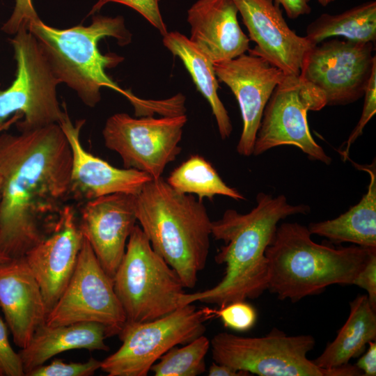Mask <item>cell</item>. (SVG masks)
Instances as JSON below:
<instances>
[{
  "instance_id": "1",
  "label": "cell",
  "mask_w": 376,
  "mask_h": 376,
  "mask_svg": "<svg viewBox=\"0 0 376 376\" xmlns=\"http://www.w3.org/2000/svg\"><path fill=\"white\" fill-rule=\"evenodd\" d=\"M72 151L58 124L0 134V254L23 257L70 198Z\"/></svg>"
},
{
  "instance_id": "2",
  "label": "cell",
  "mask_w": 376,
  "mask_h": 376,
  "mask_svg": "<svg viewBox=\"0 0 376 376\" xmlns=\"http://www.w3.org/2000/svg\"><path fill=\"white\" fill-rule=\"evenodd\" d=\"M310 210L307 205L289 203L283 194L273 197L264 192L258 194L256 205L248 213L226 210L221 218L211 223V235L224 242L214 260L217 264L225 265L224 275L210 289L185 292L181 306L200 301L221 307L262 295L267 290L265 251L274 239L279 222Z\"/></svg>"
},
{
  "instance_id": "3",
  "label": "cell",
  "mask_w": 376,
  "mask_h": 376,
  "mask_svg": "<svg viewBox=\"0 0 376 376\" xmlns=\"http://www.w3.org/2000/svg\"><path fill=\"white\" fill-rule=\"evenodd\" d=\"M28 30L39 42L61 84L75 91L85 105L95 107L101 100L100 89L107 87L125 95L136 112L146 107L148 100L123 89L106 72L124 58L114 53L103 54L98 47L100 40L106 37L114 38L120 46L132 42V35L123 16L93 15L88 26L63 29L49 26L38 17L29 24Z\"/></svg>"
},
{
  "instance_id": "4",
  "label": "cell",
  "mask_w": 376,
  "mask_h": 376,
  "mask_svg": "<svg viewBox=\"0 0 376 376\" xmlns=\"http://www.w3.org/2000/svg\"><path fill=\"white\" fill-rule=\"evenodd\" d=\"M136 214L152 249L194 288L205 267L211 223L202 201L173 189L162 177L145 184L136 195Z\"/></svg>"
},
{
  "instance_id": "5",
  "label": "cell",
  "mask_w": 376,
  "mask_h": 376,
  "mask_svg": "<svg viewBox=\"0 0 376 376\" xmlns=\"http://www.w3.org/2000/svg\"><path fill=\"white\" fill-rule=\"evenodd\" d=\"M311 235L299 223H282L265 251L267 290L281 300L297 302L331 285H353L376 249L357 245L336 249L315 242Z\"/></svg>"
},
{
  "instance_id": "6",
  "label": "cell",
  "mask_w": 376,
  "mask_h": 376,
  "mask_svg": "<svg viewBox=\"0 0 376 376\" xmlns=\"http://www.w3.org/2000/svg\"><path fill=\"white\" fill-rule=\"evenodd\" d=\"M127 323L162 318L181 306L185 287L175 271L152 249L135 225L113 278Z\"/></svg>"
},
{
  "instance_id": "7",
  "label": "cell",
  "mask_w": 376,
  "mask_h": 376,
  "mask_svg": "<svg viewBox=\"0 0 376 376\" xmlns=\"http://www.w3.org/2000/svg\"><path fill=\"white\" fill-rule=\"evenodd\" d=\"M315 340L308 334L288 336L272 328L263 337H243L227 332L210 340L214 362L259 376H360L354 365L331 369L318 367L308 359Z\"/></svg>"
},
{
  "instance_id": "8",
  "label": "cell",
  "mask_w": 376,
  "mask_h": 376,
  "mask_svg": "<svg viewBox=\"0 0 376 376\" xmlns=\"http://www.w3.org/2000/svg\"><path fill=\"white\" fill-rule=\"evenodd\" d=\"M10 38L16 61L15 78L0 90V125L16 113L23 117L16 123L19 132L59 124L64 115L57 97L61 84L39 42L26 26H21Z\"/></svg>"
},
{
  "instance_id": "9",
  "label": "cell",
  "mask_w": 376,
  "mask_h": 376,
  "mask_svg": "<svg viewBox=\"0 0 376 376\" xmlns=\"http://www.w3.org/2000/svg\"><path fill=\"white\" fill-rule=\"evenodd\" d=\"M213 318V309H197L192 303L151 321L125 322L118 334L121 346L101 361L100 369L109 376H146L173 347L203 335L205 322Z\"/></svg>"
},
{
  "instance_id": "10",
  "label": "cell",
  "mask_w": 376,
  "mask_h": 376,
  "mask_svg": "<svg viewBox=\"0 0 376 376\" xmlns=\"http://www.w3.org/2000/svg\"><path fill=\"white\" fill-rule=\"evenodd\" d=\"M325 106V97L318 88L300 76L286 75L265 108L253 155L290 145L299 148L311 160L330 164L331 158L313 139L307 120L308 111H319Z\"/></svg>"
},
{
  "instance_id": "11",
  "label": "cell",
  "mask_w": 376,
  "mask_h": 376,
  "mask_svg": "<svg viewBox=\"0 0 376 376\" xmlns=\"http://www.w3.org/2000/svg\"><path fill=\"white\" fill-rule=\"evenodd\" d=\"M187 121L183 114L134 118L115 113L102 130L105 146L119 155L126 169H134L158 179L182 150L179 146Z\"/></svg>"
},
{
  "instance_id": "12",
  "label": "cell",
  "mask_w": 376,
  "mask_h": 376,
  "mask_svg": "<svg viewBox=\"0 0 376 376\" xmlns=\"http://www.w3.org/2000/svg\"><path fill=\"white\" fill-rule=\"evenodd\" d=\"M78 322L102 324L109 336L118 335L126 322L113 279L102 267L86 238L71 279L47 313L45 324L55 327Z\"/></svg>"
},
{
  "instance_id": "13",
  "label": "cell",
  "mask_w": 376,
  "mask_h": 376,
  "mask_svg": "<svg viewBox=\"0 0 376 376\" xmlns=\"http://www.w3.org/2000/svg\"><path fill=\"white\" fill-rule=\"evenodd\" d=\"M373 42L324 40L307 54L299 76L318 88L326 105H345L363 96L376 68Z\"/></svg>"
},
{
  "instance_id": "14",
  "label": "cell",
  "mask_w": 376,
  "mask_h": 376,
  "mask_svg": "<svg viewBox=\"0 0 376 376\" xmlns=\"http://www.w3.org/2000/svg\"><path fill=\"white\" fill-rule=\"evenodd\" d=\"M214 68L218 81L231 90L240 109L243 125L237 151L240 155L251 156L265 108L286 75L264 58L251 52L215 63Z\"/></svg>"
},
{
  "instance_id": "15",
  "label": "cell",
  "mask_w": 376,
  "mask_h": 376,
  "mask_svg": "<svg viewBox=\"0 0 376 376\" xmlns=\"http://www.w3.org/2000/svg\"><path fill=\"white\" fill-rule=\"evenodd\" d=\"M249 40L256 43L249 52L264 58L288 76H299L304 60L315 46L297 35L285 22L274 0H233Z\"/></svg>"
},
{
  "instance_id": "16",
  "label": "cell",
  "mask_w": 376,
  "mask_h": 376,
  "mask_svg": "<svg viewBox=\"0 0 376 376\" xmlns=\"http://www.w3.org/2000/svg\"><path fill=\"white\" fill-rule=\"evenodd\" d=\"M84 238L74 207L66 204L49 233L24 256L40 285L47 313L71 279Z\"/></svg>"
},
{
  "instance_id": "17",
  "label": "cell",
  "mask_w": 376,
  "mask_h": 376,
  "mask_svg": "<svg viewBox=\"0 0 376 376\" xmlns=\"http://www.w3.org/2000/svg\"><path fill=\"white\" fill-rule=\"evenodd\" d=\"M137 221L136 195L116 193L84 203L79 225L104 272L113 279Z\"/></svg>"
},
{
  "instance_id": "18",
  "label": "cell",
  "mask_w": 376,
  "mask_h": 376,
  "mask_svg": "<svg viewBox=\"0 0 376 376\" xmlns=\"http://www.w3.org/2000/svg\"><path fill=\"white\" fill-rule=\"evenodd\" d=\"M63 105L65 112L58 125L72 151L70 197L85 203L116 193L138 194L145 184L152 178L136 169L116 168L86 151L80 139L85 120H77L74 124L64 102Z\"/></svg>"
},
{
  "instance_id": "19",
  "label": "cell",
  "mask_w": 376,
  "mask_h": 376,
  "mask_svg": "<svg viewBox=\"0 0 376 376\" xmlns=\"http://www.w3.org/2000/svg\"><path fill=\"white\" fill-rule=\"evenodd\" d=\"M0 308L20 349L45 322L47 312L42 294L24 256L0 263Z\"/></svg>"
},
{
  "instance_id": "20",
  "label": "cell",
  "mask_w": 376,
  "mask_h": 376,
  "mask_svg": "<svg viewBox=\"0 0 376 376\" xmlns=\"http://www.w3.org/2000/svg\"><path fill=\"white\" fill-rule=\"evenodd\" d=\"M237 13L233 0H198L187 10L189 40L214 63L235 58L250 49Z\"/></svg>"
},
{
  "instance_id": "21",
  "label": "cell",
  "mask_w": 376,
  "mask_h": 376,
  "mask_svg": "<svg viewBox=\"0 0 376 376\" xmlns=\"http://www.w3.org/2000/svg\"><path fill=\"white\" fill-rule=\"evenodd\" d=\"M107 327L97 322H78L48 327L45 324L34 332L30 342L18 352L25 376L61 352L86 349L108 352L104 340L109 337Z\"/></svg>"
},
{
  "instance_id": "22",
  "label": "cell",
  "mask_w": 376,
  "mask_h": 376,
  "mask_svg": "<svg viewBox=\"0 0 376 376\" xmlns=\"http://www.w3.org/2000/svg\"><path fill=\"white\" fill-rule=\"evenodd\" d=\"M349 159L356 168L367 172L370 182L360 201L338 217L311 223V234L324 237L334 243L350 242L354 245L376 248V166L375 159L360 165Z\"/></svg>"
},
{
  "instance_id": "23",
  "label": "cell",
  "mask_w": 376,
  "mask_h": 376,
  "mask_svg": "<svg viewBox=\"0 0 376 376\" xmlns=\"http://www.w3.org/2000/svg\"><path fill=\"white\" fill-rule=\"evenodd\" d=\"M164 47L183 63L197 90L208 102L222 139L230 137L233 126L228 113L220 100L218 79L212 61L189 38L178 31L163 36Z\"/></svg>"
},
{
  "instance_id": "24",
  "label": "cell",
  "mask_w": 376,
  "mask_h": 376,
  "mask_svg": "<svg viewBox=\"0 0 376 376\" xmlns=\"http://www.w3.org/2000/svg\"><path fill=\"white\" fill-rule=\"evenodd\" d=\"M347 320L335 339L322 353L313 360L316 366L331 369L349 363L365 350L369 342L376 339V313L366 295H359L350 304Z\"/></svg>"
},
{
  "instance_id": "25",
  "label": "cell",
  "mask_w": 376,
  "mask_h": 376,
  "mask_svg": "<svg viewBox=\"0 0 376 376\" xmlns=\"http://www.w3.org/2000/svg\"><path fill=\"white\" fill-rule=\"evenodd\" d=\"M305 37L314 45L331 37L356 42L376 40V2L366 1L341 13H323L306 27Z\"/></svg>"
},
{
  "instance_id": "26",
  "label": "cell",
  "mask_w": 376,
  "mask_h": 376,
  "mask_svg": "<svg viewBox=\"0 0 376 376\" xmlns=\"http://www.w3.org/2000/svg\"><path fill=\"white\" fill-rule=\"evenodd\" d=\"M175 191L195 194L202 201L215 196H225L235 201L245 200L237 189L227 185L212 164L199 155H191L174 169L166 180Z\"/></svg>"
},
{
  "instance_id": "27",
  "label": "cell",
  "mask_w": 376,
  "mask_h": 376,
  "mask_svg": "<svg viewBox=\"0 0 376 376\" xmlns=\"http://www.w3.org/2000/svg\"><path fill=\"white\" fill-rule=\"evenodd\" d=\"M210 340L203 334L182 347H173L151 367L155 376H196L206 370Z\"/></svg>"
},
{
  "instance_id": "28",
  "label": "cell",
  "mask_w": 376,
  "mask_h": 376,
  "mask_svg": "<svg viewBox=\"0 0 376 376\" xmlns=\"http://www.w3.org/2000/svg\"><path fill=\"white\" fill-rule=\"evenodd\" d=\"M215 318H220L226 328L246 331L251 329L257 320L255 308L246 301L229 303L219 309H214Z\"/></svg>"
},
{
  "instance_id": "29",
  "label": "cell",
  "mask_w": 376,
  "mask_h": 376,
  "mask_svg": "<svg viewBox=\"0 0 376 376\" xmlns=\"http://www.w3.org/2000/svg\"><path fill=\"white\" fill-rule=\"evenodd\" d=\"M101 361L91 357L87 361L66 363L55 359L48 365H41L26 376H91L100 369Z\"/></svg>"
},
{
  "instance_id": "30",
  "label": "cell",
  "mask_w": 376,
  "mask_h": 376,
  "mask_svg": "<svg viewBox=\"0 0 376 376\" xmlns=\"http://www.w3.org/2000/svg\"><path fill=\"white\" fill-rule=\"evenodd\" d=\"M111 2L123 4L136 10L156 28L162 36L168 32L160 12L159 0H97L90 10L88 15H95L104 5Z\"/></svg>"
},
{
  "instance_id": "31",
  "label": "cell",
  "mask_w": 376,
  "mask_h": 376,
  "mask_svg": "<svg viewBox=\"0 0 376 376\" xmlns=\"http://www.w3.org/2000/svg\"><path fill=\"white\" fill-rule=\"evenodd\" d=\"M363 96L364 103L359 120L349 136L345 147L340 151L344 161L349 158L351 146L362 134L365 126L376 112V68L373 70Z\"/></svg>"
},
{
  "instance_id": "32",
  "label": "cell",
  "mask_w": 376,
  "mask_h": 376,
  "mask_svg": "<svg viewBox=\"0 0 376 376\" xmlns=\"http://www.w3.org/2000/svg\"><path fill=\"white\" fill-rule=\"evenodd\" d=\"M0 372L2 376H24L22 362L8 339L7 324L0 318Z\"/></svg>"
},
{
  "instance_id": "33",
  "label": "cell",
  "mask_w": 376,
  "mask_h": 376,
  "mask_svg": "<svg viewBox=\"0 0 376 376\" xmlns=\"http://www.w3.org/2000/svg\"><path fill=\"white\" fill-rule=\"evenodd\" d=\"M38 17L32 0H15L13 11L1 29L7 34L14 35L21 26L28 28L29 24Z\"/></svg>"
},
{
  "instance_id": "34",
  "label": "cell",
  "mask_w": 376,
  "mask_h": 376,
  "mask_svg": "<svg viewBox=\"0 0 376 376\" xmlns=\"http://www.w3.org/2000/svg\"><path fill=\"white\" fill-rule=\"evenodd\" d=\"M353 285L367 292L370 304L376 310V249L371 252L368 262L355 278Z\"/></svg>"
},
{
  "instance_id": "35",
  "label": "cell",
  "mask_w": 376,
  "mask_h": 376,
  "mask_svg": "<svg viewBox=\"0 0 376 376\" xmlns=\"http://www.w3.org/2000/svg\"><path fill=\"white\" fill-rule=\"evenodd\" d=\"M367 351L359 359L355 366L363 373V376L376 375V342L368 343Z\"/></svg>"
},
{
  "instance_id": "36",
  "label": "cell",
  "mask_w": 376,
  "mask_h": 376,
  "mask_svg": "<svg viewBox=\"0 0 376 376\" xmlns=\"http://www.w3.org/2000/svg\"><path fill=\"white\" fill-rule=\"evenodd\" d=\"M281 5L287 16L295 19L301 15H308L311 11L310 0H274Z\"/></svg>"
},
{
  "instance_id": "37",
  "label": "cell",
  "mask_w": 376,
  "mask_h": 376,
  "mask_svg": "<svg viewBox=\"0 0 376 376\" xmlns=\"http://www.w3.org/2000/svg\"><path fill=\"white\" fill-rule=\"evenodd\" d=\"M209 376H250L249 373L213 362L208 368Z\"/></svg>"
},
{
  "instance_id": "38",
  "label": "cell",
  "mask_w": 376,
  "mask_h": 376,
  "mask_svg": "<svg viewBox=\"0 0 376 376\" xmlns=\"http://www.w3.org/2000/svg\"><path fill=\"white\" fill-rule=\"evenodd\" d=\"M23 117L20 113H16L12 116L8 120L3 124L0 125V134L3 132L7 131L12 125L15 124L19 120Z\"/></svg>"
},
{
  "instance_id": "39",
  "label": "cell",
  "mask_w": 376,
  "mask_h": 376,
  "mask_svg": "<svg viewBox=\"0 0 376 376\" xmlns=\"http://www.w3.org/2000/svg\"><path fill=\"white\" fill-rule=\"evenodd\" d=\"M317 1L321 6H326L329 5V3H331V2L334 1L335 0H317Z\"/></svg>"
},
{
  "instance_id": "40",
  "label": "cell",
  "mask_w": 376,
  "mask_h": 376,
  "mask_svg": "<svg viewBox=\"0 0 376 376\" xmlns=\"http://www.w3.org/2000/svg\"><path fill=\"white\" fill-rule=\"evenodd\" d=\"M9 259L8 258H6L2 255L0 254V263L3 262Z\"/></svg>"
},
{
  "instance_id": "41",
  "label": "cell",
  "mask_w": 376,
  "mask_h": 376,
  "mask_svg": "<svg viewBox=\"0 0 376 376\" xmlns=\"http://www.w3.org/2000/svg\"><path fill=\"white\" fill-rule=\"evenodd\" d=\"M1 175H0V192H1Z\"/></svg>"
},
{
  "instance_id": "42",
  "label": "cell",
  "mask_w": 376,
  "mask_h": 376,
  "mask_svg": "<svg viewBox=\"0 0 376 376\" xmlns=\"http://www.w3.org/2000/svg\"><path fill=\"white\" fill-rule=\"evenodd\" d=\"M0 376H2L1 372H0Z\"/></svg>"
}]
</instances>
